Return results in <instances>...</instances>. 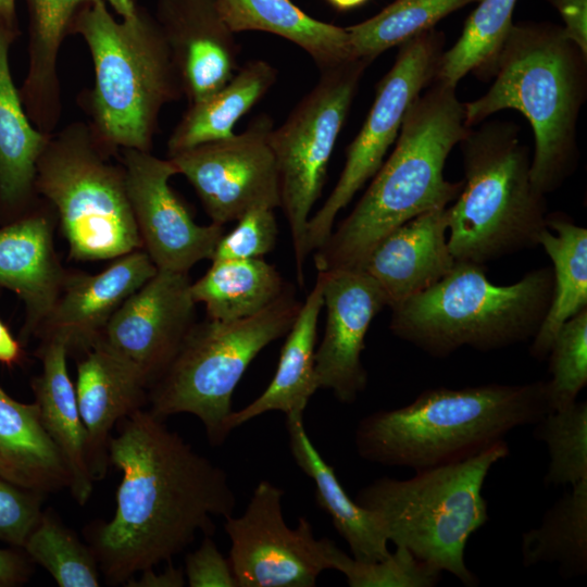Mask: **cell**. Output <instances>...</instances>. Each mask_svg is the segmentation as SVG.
Listing matches in <instances>:
<instances>
[{
	"mask_svg": "<svg viewBox=\"0 0 587 587\" xmlns=\"http://www.w3.org/2000/svg\"><path fill=\"white\" fill-rule=\"evenodd\" d=\"M109 462L122 472L116 509L89 532L100 572L111 585L170 562L198 533L213 535V517L234 513L236 496L221 466L197 452L143 408L118 423Z\"/></svg>",
	"mask_w": 587,
	"mask_h": 587,
	"instance_id": "6da1fadb",
	"label": "cell"
},
{
	"mask_svg": "<svg viewBox=\"0 0 587 587\" xmlns=\"http://www.w3.org/2000/svg\"><path fill=\"white\" fill-rule=\"evenodd\" d=\"M470 127L455 86L433 80L408 110L396 146L350 214L314 251L317 272L362 268L391 230L428 211L445 209L464 182H449L447 158Z\"/></svg>",
	"mask_w": 587,
	"mask_h": 587,
	"instance_id": "7a4b0ae2",
	"label": "cell"
},
{
	"mask_svg": "<svg viewBox=\"0 0 587 587\" xmlns=\"http://www.w3.org/2000/svg\"><path fill=\"white\" fill-rule=\"evenodd\" d=\"M549 412L547 380L432 388L361 419L354 446L367 462L420 471L476 457Z\"/></svg>",
	"mask_w": 587,
	"mask_h": 587,
	"instance_id": "3957f363",
	"label": "cell"
},
{
	"mask_svg": "<svg viewBox=\"0 0 587 587\" xmlns=\"http://www.w3.org/2000/svg\"><path fill=\"white\" fill-rule=\"evenodd\" d=\"M585 62L562 26L513 23L495 63L494 84L482 97L464 103L470 128L507 109L527 118L535 138L530 179L544 195L557 189L574 168Z\"/></svg>",
	"mask_w": 587,
	"mask_h": 587,
	"instance_id": "277c9868",
	"label": "cell"
},
{
	"mask_svg": "<svg viewBox=\"0 0 587 587\" xmlns=\"http://www.w3.org/2000/svg\"><path fill=\"white\" fill-rule=\"evenodd\" d=\"M70 33L84 39L93 63L90 126L96 135L114 152L150 151L162 108L183 93L154 16L137 5L116 20L105 0H89Z\"/></svg>",
	"mask_w": 587,
	"mask_h": 587,
	"instance_id": "5b68a950",
	"label": "cell"
},
{
	"mask_svg": "<svg viewBox=\"0 0 587 587\" xmlns=\"http://www.w3.org/2000/svg\"><path fill=\"white\" fill-rule=\"evenodd\" d=\"M552 267L496 285L483 264L455 261L430 288L391 308L390 330L434 358L460 348L503 349L533 339L549 309Z\"/></svg>",
	"mask_w": 587,
	"mask_h": 587,
	"instance_id": "8992f818",
	"label": "cell"
},
{
	"mask_svg": "<svg viewBox=\"0 0 587 587\" xmlns=\"http://www.w3.org/2000/svg\"><path fill=\"white\" fill-rule=\"evenodd\" d=\"M509 453L504 440L465 461L415 471L408 479L383 476L362 487L355 501L379 517L396 547L465 586H477L465 563V547L489 521L483 486L491 467Z\"/></svg>",
	"mask_w": 587,
	"mask_h": 587,
	"instance_id": "52a82bcc",
	"label": "cell"
},
{
	"mask_svg": "<svg viewBox=\"0 0 587 587\" xmlns=\"http://www.w3.org/2000/svg\"><path fill=\"white\" fill-rule=\"evenodd\" d=\"M462 143L465 179L447 208L448 245L455 261L485 264L539 245L547 228L545 195L512 126L469 130Z\"/></svg>",
	"mask_w": 587,
	"mask_h": 587,
	"instance_id": "ba28073f",
	"label": "cell"
},
{
	"mask_svg": "<svg viewBox=\"0 0 587 587\" xmlns=\"http://www.w3.org/2000/svg\"><path fill=\"white\" fill-rule=\"evenodd\" d=\"M301 303L292 288L259 313L235 321L193 323L174 359L148 390L157 417L189 413L202 423L211 445H222L232 397L252 360L291 328Z\"/></svg>",
	"mask_w": 587,
	"mask_h": 587,
	"instance_id": "9c48e42d",
	"label": "cell"
},
{
	"mask_svg": "<svg viewBox=\"0 0 587 587\" xmlns=\"http://www.w3.org/2000/svg\"><path fill=\"white\" fill-rule=\"evenodd\" d=\"M113 153L90 125L74 122L48 135L38 158L35 191L55 208L72 259H115L142 249Z\"/></svg>",
	"mask_w": 587,
	"mask_h": 587,
	"instance_id": "30bf717a",
	"label": "cell"
},
{
	"mask_svg": "<svg viewBox=\"0 0 587 587\" xmlns=\"http://www.w3.org/2000/svg\"><path fill=\"white\" fill-rule=\"evenodd\" d=\"M371 62L352 59L321 71L316 85L271 134L279 176L280 208L290 229L300 287L305 284L310 213L321 197L334 147L363 72Z\"/></svg>",
	"mask_w": 587,
	"mask_h": 587,
	"instance_id": "8fae6325",
	"label": "cell"
},
{
	"mask_svg": "<svg viewBox=\"0 0 587 587\" xmlns=\"http://www.w3.org/2000/svg\"><path fill=\"white\" fill-rule=\"evenodd\" d=\"M392 67L378 84L373 105L347 149L342 172L333 191L310 217L307 250L315 251L333 232L337 214L379 170L397 140L414 100L435 79L442 53V35L434 28L400 45Z\"/></svg>",
	"mask_w": 587,
	"mask_h": 587,
	"instance_id": "7c38bea8",
	"label": "cell"
},
{
	"mask_svg": "<svg viewBox=\"0 0 587 587\" xmlns=\"http://www.w3.org/2000/svg\"><path fill=\"white\" fill-rule=\"evenodd\" d=\"M283 495L263 479L240 516L224 517L237 587H313L329 569L327 538L317 539L303 516L290 528L283 515Z\"/></svg>",
	"mask_w": 587,
	"mask_h": 587,
	"instance_id": "4fadbf2b",
	"label": "cell"
},
{
	"mask_svg": "<svg viewBox=\"0 0 587 587\" xmlns=\"http://www.w3.org/2000/svg\"><path fill=\"white\" fill-rule=\"evenodd\" d=\"M273 122L257 116L239 134L168 157L195 188L212 223L225 225L257 208H280Z\"/></svg>",
	"mask_w": 587,
	"mask_h": 587,
	"instance_id": "5bb4252c",
	"label": "cell"
},
{
	"mask_svg": "<svg viewBox=\"0 0 587 587\" xmlns=\"http://www.w3.org/2000/svg\"><path fill=\"white\" fill-rule=\"evenodd\" d=\"M120 151L142 250L157 268L188 273L199 261L211 260L224 226L198 225L192 220L168 184L177 174L172 161L150 151Z\"/></svg>",
	"mask_w": 587,
	"mask_h": 587,
	"instance_id": "9a60e30c",
	"label": "cell"
},
{
	"mask_svg": "<svg viewBox=\"0 0 587 587\" xmlns=\"http://www.w3.org/2000/svg\"><path fill=\"white\" fill-rule=\"evenodd\" d=\"M190 287L188 273L158 270L122 303L98 340L134 367L148 390L195 323Z\"/></svg>",
	"mask_w": 587,
	"mask_h": 587,
	"instance_id": "2e32d148",
	"label": "cell"
},
{
	"mask_svg": "<svg viewBox=\"0 0 587 587\" xmlns=\"http://www.w3.org/2000/svg\"><path fill=\"white\" fill-rule=\"evenodd\" d=\"M321 273L326 323L314 354L315 382L319 389H328L339 402L350 404L367 385L361 361L367 329L388 303L378 284L361 268Z\"/></svg>",
	"mask_w": 587,
	"mask_h": 587,
	"instance_id": "e0dca14e",
	"label": "cell"
},
{
	"mask_svg": "<svg viewBox=\"0 0 587 587\" xmlns=\"http://www.w3.org/2000/svg\"><path fill=\"white\" fill-rule=\"evenodd\" d=\"M158 268L142 250L115 258L97 274L66 272L61 291L38 329L41 342H62L67 352H84L100 339L122 303Z\"/></svg>",
	"mask_w": 587,
	"mask_h": 587,
	"instance_id": "ac0fdd59",
	"label": "cell"
},
{
	"mask_svg": "<svg viewBox=\"0 0 587 587\" xmlns=\"http://www.w3.org/2000/svg\"><path fill=\"white\" fill-rule=\"evenodd\" d=\"M153 16L189 103L218 90L239 68V46L216 0H155Z\"/></svg>",
	"mask_w": 587,
	"mask_h": 587,
	"instance_id": "d6986e66",
	"label": "cell"
},
{
	"mask_svg": "<svg viewBox=\"0 0 587 587\" xmlns=\"http://www.w3.org/2000/svg\"><path fill=\"white\" fill-rule=\"evenodd\" d=\"M447 208L425 212L395 228L366 257L361 270L382 288L388 307L430 288L454 266Z\"/></svg>",
	"mask_w": 587,
	"mask_h": 587,
	"instance_id": "ffe728a7",
	"label": "cell"
},
{
	"mask_svg": "<svg viewBox=\"0 0 587 587\" xmlns=\"http://www.w3.org/2000/svg\"><path fill=\"white\" fill-rule=\"evenodd\" d=\"M66 272L57 258L46 214L26 213L0 227V288L17 295L25 305L22 345L36 336L49 315Z\"/></svg>",
	"mask_w": 587,
	"mask_h": 587,
	"instance_id": "44dd1931",
	"label": "cell"
},
{
	"mask_svg": "<svg viewBox=\"0 0 587 587\" xmlns=\"http://www.w3.org/2000/svg\"><path fill=\"white\" fill-rule=\"evenodd\" d=\"M75 391L87 433L89 467L93 479H101L110 463L111 432L148 403V385L134 367L98 342L82 352Z\"/></svg>",
	"mask_w": 587,
	"mask_h": 587,
	"instance_id": "7402d4cb",
	"label": "cell"
},
{
	"mask_svg": "<svg viewBox=\"0 0 587 587\" xmlns=\"http://www.w3.org/2000/svg\"><path fill=\"white\" fill-rule=\"evenodd\" d=\"M15 23L0 18V217L5 223L26 214L35 191L38 158L48 135L29 120L9 62Z\"/></svg>",
	"mask_w": 587,
	"mask_h": 587,
	"instance_id": "603a6c76",
	"label": "cell"
},
{
	"mask_svg": "<svg viewBox=\"0 0 587 587\" xmlns=\"http://www.w3.org/2000/svg\"><path fill=\"white\" fill-rule=\"evenodd\" d=\"M67 354L62 342H41L38 355L42 371L33 378L32 388L43 428L70 473L71 495L84 505L92 494L95 479L88 463L87 433L67 370Z\"/></svg>",
	"mask_w": 587,
	"mask_h": 587,
	"instance_id": "cb8c5ba5",
	"label": "cell"
},
{
	"mask_svg": "<svg viewBox=\"0 0 587 587\" xmlns=\"http://www.w3.org/2000/svg\"><path fill=\"white\" fill-rule=\"evenodd\" d=\"M286 429L296 464L313 480L317 505L328 514L352 557L373 562L389 555V541L382 521L346 492L333 466L327 464L310 439L303 412L287 414Z\"/></svg>",
	"mask_w": 587,
	"mask_h": 587,
	"instance_id": "d4e9b609",
	"label": "cell"
},
{
	"mask_svg": "<svg viewBox=\"0 0 587 587\" xmlns=\"http://www.w3.org/2000/svg\"><path fill=\"white\" fill-rule=\"evenodd\" d=\"M324 278L317 272L315 285L301 303L299 313L286 334L278 365L266 389L241 410L233 411L225 423L229 434L250 420L266 412L285 415L304 412L309 400L319 389L314 374L317 322L323 309Z\"/></svg>",
	"mask_w": 587,
	"mask_h": 587,
	"instance_id": "484cf974",
	"label": "cell"
},
{
	"mask_svg": "<svg viewBox=\"0 0 587 587\" xmlns=\"http://www.w3.org/2000/svg\"><path fill=\"white\" fill-rule=\"evenodd\" d=\"M0 477L43 496L70 487V473L36 402H20L1 387Z\"/></svg>",
	"mask_w": 587,
	"mask_h": 587,
	"instance_id": "4316f807",
	"label": "cell"
},
{
	"mask_svg": "<svg viewBox=\"0 0 587 587\" xmlns=\"http://www.w3.org/2000/svg\"><path fill=\"white\" fill-rule=\"evenodd\" d=\"M234 32L259 30L277 35L303 49L321 71L352 55L346 28L316 20L290 0H216Z\"/></svg>",
	"mask_w": 587,
	"mask_h": 587,
	"instance_id": "83f0119b",
	"label": "cell"
},
{
	"mask_svg": "<svg viewBox=\"0 0 587 587\" xmlns=\"http://www.w3.org/2000/svg\"><path fill=\"white\" fill-rule=\"evenodd\" d=\"M276 77L277 71L268 62L252 60L218 90L189 103L167 140L168 157L232 137L236 123L265 96Z\"/></svg>",
	"mask_w": 587,
	"mask_h": 587,
	"instance_id": "f1b7e54d",
	"label": "cell"
},
{
	"mask_svg": "<svg viewBox=\"0 0 587 587\" xmlns=\"http://www.w3.org/2000/svg\"><path fill=\"white\" fill-rule=\"evenodd\" d=\"M539 245L552 261L553 292L529 353L547 358L560 327L587 308V229L565 215L548 214Z\"/></svg>",
	"mask_w": 587,
	"mask_h": 587,
	"instance_id": "f546056e",
	"label": "cell"
},
{
	"mask_svg": "<svg viewBox=\"0 0 587 587\" xmlns=\"http://www.w3.org/2000/svg\"><path fill=\"white\" fill-rule=\"evenodd\" d=\"M287 288L274 265L261 259L214 260L205 274L191 283L193 301L207 316L235 321L259 313Z\"/></svg>",
	"mask_w": 587,
	"mask_h": 587,
	"instance_id": "4dcf8cb0",
	"label": "cell"
},
{
	"mask_svg": "<svg viewBox=\"0 0 587 587\" xmlns=\"http://www.w3.org/2000/svg\"><path fill=\"white\" fill-rule=\"evenodd\" d=\"M544 514L540 525L522 534L525 567L555 563L564 578L587 572V479L570 486Z\"/></svg>",
	"mask_w": 587,
	"mask_h": 587,
	"instance_id": "1f68e13d",
	"label": "cell"
},
{
	"mask_svg": "<svg viewBox=\"0 0 587 587\" xmlns=\"http://www.w3.org/2000/svg\"><path fill=\"white\" fill-rule=\"evenodd\" d=\"M517 0H479L455 43L442 52L435 80L457 86L467 73L494 68L513 25Z\"/></svg>",
	"mask_w": 587,
	"mask_h": 587,
	"instance_id": "d6a6232c",
	"label": "cell"
},
{
	"mask_svg": "<svg viewBox=\"0 0 587 587\" xmlns=\"http://www.w3.org/2000/svg\"><path fill=\"white\" fill-rule=\"evenodd\" d=\"M479 0H395L376 15L346 27L353 58L373 61L391 47L434 28L447 15Z\"/></svg>",
	"mask_w": 587,
	"mask_h": 587,
	"instance_id": "836d02e7",
	"label": "cell"
},
{
	"mask_svg": "<svg viewBox=\"0 0 587 587\" xmlns=\"http://www.w3.org/2000/svg\"><path fill=\"white\" fill-rule=\"evenodd\" d=\"M22 549L60 587L100 585V569L90 547H86L73 530L48 510L42 511Z\"/></svg>",
	"mask_w": 587,
	"mask_h": 587,
	"instance_id": "e575fe53",
	"label": "cell"
},
{
	"mask_svg": "<svg viewBox=\"0 0 587 587\" xmlns=\"http://www.w3.org/2000/svg\"><path fill=\"white\" fill-rule=\"evenodd\" d=\"M534 436L548 450L547 485H575L587 479V401L551 411L534 424Z\"/></svg>",
	"mask_w": 587,
	"mask_h": 587,
	"instance_id": "d590c367",
	"label": "cell"
},
{
	"mask_svg": "<svg viewBox=\"0 0 587 587\" xmlns=\"http://www.w3.org/2000/svg\"><path fill=\"white\" fill-rule=\"evenodd\" d=\"M326 555L329 569L342 573L351 587H434L441 579V571L402 547L382 560L364 562L327 539Z\"/></svg>",
	"mask_w": 587,
	"mask_h": 587,
	"instance_id": "8d00e7d4",
	"label": "cell"
},
{
	"mask_svg": "<svg viewBox=\"0 0 587 587\" xmlns=\"http://www.w3.org/2000/svg\"><path fill=\"white\" fill-rule=\"evenodd\" d=\"M547 358L549 403L551 411H560L574 404L587 385V308L560 327Z\"/></svg>",
	"mask_w": 587,
	"mask_h": 587,
	"instance_id": "74e56055",
	"label": "cell"
},
{
	"mask_svg": "<svg viewBox=\"0 0 587 587\" xmlns=\"http://www.w3.org/2000/svg\"><path fill=\"white\" fill-rule=\"evenodd\" d=\"M273 211L257 208L238 218L235 228L218 240L211 261L261 259L271 252L278 236Z\"/></svg>",
	"mask_w": 587,
	"mask_h": 587,
	"instance_id": "f35d334b",
	"label": "cell"
},
{
	"mask_svg": "<svg viewBox=\"0 0 587 587\" xmlns=\"http://www.w3.org/2000/svg\"><path fill=\"white\" fill-rule=\"evenodd\" d=\"M43 497L0 477V541L22 549L40 519Z\"/></svg>",
	"mask_w": 587,
	"mask_h": 587,
	"instance_id": "ab89813d",
	"label": "cell"
},
{
	"mask_svg": "<svg viewBox=\"0 0 587 587\" xmlns=\"http://www.w3.org/2000/svg\"><path fill=\"white\" fill-rule=\"evenodd\" d=\"M185 577L190 587H237L228 558L218 550L211 535L185 558Z\"/></svg>",
	"mask_w": 587,
	"mask_h": 587,
	"instance_id": "60d3db41",
	"label": "cell"
},
{
	"mask_svg": "<svg viewBox=\"0 0 587 587\" xmlns=\"http://www.w3.org/2000/svg\"><path fill=\"white\" fill-rule=\"evenodd\" d=\"M560 13L565 36L587 55V0H548Z\"/></svg>",
	"mask_w": 587,
	"mask_h": 587,
	"instance_id": "b9f144b4",
	"label": "cell"
},
{
	"mask_svg": "<svg viewBox=\"0 0 587 587\" xmlns=\"http://www.w3.org/2000/svg\"><path fill=\"white\" fill-rule=\"evenodd\" d=\"M25 555L13 549L0 548V587H14L28 580L32 566Z\"/></svg>",
	"mask_w": 587,
	"mask_h": 587,
	"instance_id": "7bdbcfd3",
	"label": "cell"
},
{
	"mask_svg": "<svg viewBox=\"0 0 587 587\" xmlns=\"http://www.w3.org/2000/svg\"><path fill=\"white\" fill-rule=\"evenodd\" d=\"M138 578L132 577L125 583L129 587H182L186 583L184 570L168 562L163 572L155 573L153 567L140 572Z\"/></svg>",
	"mask_w": 587,
	"mask_h": 587,
	"instance_id": "ee69618b",
	"label": "cell"
},
{
	"mask_svg": "<svg viewBox=\"0 0 587 587\" xmlns=\"http://www.w3.org/2000/svg\"><path fill=\"white\" fill-rule=\"evenodd\" d=\"M24 359L22 342L16 339L0 320V363L7 366L20 364Z\"/></svg>",
	"mask_w": 587,
	"mask_h": 587,
	"instance_id": "f6af8a7d",
	"label": "cell"
},
{
	"mask_svg": "<svg viewBox=\"0 0 587 587\" xmlns=\"http://www.w3.org/2000/svg\"><path fill=\"white\" fill-rule=\"evenodd\" d=\"M89 0H27L28 5L59 14H73Z\"/></svg>",
	"mask_w": 587,
	"mask_h": 587,
	"instance_id": "bcb514c9",
	"label": "cell"
},
{
	"mask_svg": "<svg viewBox=\"0 0 587 587\" xmlns=\"http://www.w3.org/2000/svg\"><path fill=\"white\" fill-rule=\"evenodd\" d=\"M118 16L129 14L137 7L136 0H107Z\"/></svg>",
	"mask_w": 587,
	"mask_h": 587,
	"instance_id": "7dc6e473",
	"label": "cell"
},
{
	"mask_svg": "<svg viewBox=\"0 0 587 587\" xmlns=\"http://www.w3.org/2000/svg\"><path fill=\"white\" fill-rule=\"evenodd\" d=\"M15 16V0H0V18L9 22H14Z\"/></svg>",
	"mask_w": 587,
	"mask_h": 587,
	"instance_id": "c3c4849f",
	"label": "cell"
},
{
	"mask_svg": "<svg viewBox=\"0 0 587 587\" xmlns=\"http://www.w3.org/2000/svg\"><path fill=\"white\" fill-rule=\"evenodd\" d=\"M367 0H327V2L339 11H348L363 5Z\"/></svg>",
	"mask_w": 587,
	"mask_h": 587,
	"instance_id": "681fc988",
	"label": "cell"
}]
</instances>
